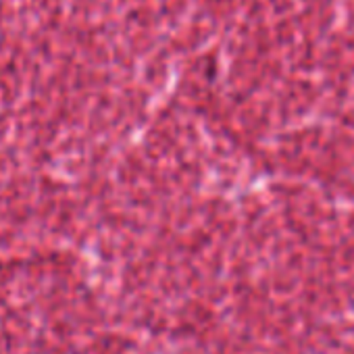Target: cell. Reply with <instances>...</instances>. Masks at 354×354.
Wrapping results in <instances>:
<instances>
[]
</instances>
